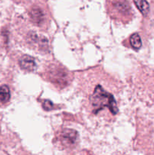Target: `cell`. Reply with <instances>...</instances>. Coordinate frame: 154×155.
Segmentation results:
<instances>
[{"instance_id": "2", "label": "cell", "mask_w": 154, "mask_h": 155, "mask_svg": "<svg viewBox=\"0 0 154 155\" xmlns=\"http://www.w3.org/2000/svg\"><path fill=\"white\" fill-rule=\"evenodd\" d=\"M19 64L20 66L23 70H25V71H33L36 67L34 58L28 55L23 56L20 59Z\"/></svg>"}, {"instance_id": "1", "label": "cell", "mask_w": 154, "mask_h": 155, "mask_svg": "<svg viewBox=\"0 0 154 155\" xmlns=\"http://www.w3.org/2000/svg\"><path fill=\"white\" fill-rule=\"evenodd\" d=\"M92 106L94 107V112L98 113L101 109L107 107L113 114L118 113V107L115 98L111 94L106 92L101 86L95 88L91 98Z\"/></svg>"}, {"instance_id": "4", "label": "cell", "mask_w": 154, "mask_h": 155, "mask_svg": "<svg viewBox=\"0 0 154 155\" xmlns=\"http://www.w3.org/2000/svg\"><path fill=\"white\" fill-rule=\"evenodd\" d=\"M134 2L142 15H146L149 13V5L146 0H134Z\"/></svg>"}, {"instance_id": "6", "label": "cell", "mask_w": 154, "mask_h": 155, "mask_svg": "<svg viewBox=\"0 0 154 155\" xmlns=\"http://www.w3.org/2000/svg\"><path fill=\"white\" fill-rule=\"evenodd\" d=\"M130 42H131V45L132 46V48L135 50H138L139 48H140V47L142 45L141 39H140V36L137 33H134L131 36Z\"/></svg>"}, {"instance_id": "7", "label": "cell", "mask_w": 154, "mask_h": 155, "mask_svg": "<svg viewBox=\"0 0 154 155\" xmlns=\"http://www.w3.org/2000/svg\"><path fill=\"white\" fill-rule=\"evenodd\" d=\"M49 103H50L49 101H46L45 103H43L44 109H45V110H49L52 108V106L48 105V104H49Z\"/></svg>"}, {"instance_id": "5", "label": "cell", "mask_w": 154, "mask_h": 155, "mask_svg": "<svg viewBox=\"0 0 154 155\" xmlns=\"http://www.w3.org/2000/svg\"><path fill=\"white\" fill-rule=\"evenodd\" d=\"M10 90L7 86L2 85L0 86V103L1 104L7 103L10 99Z\"/></svg>"}, {"instance_id": "3", "label": "cell", "mask_w": 154, "mask_h": 155, "mask_svg": "<svg viewBox=\"0 0 154 155\" xmlns=\"http://www.w3.org/2000/svg\"><path fill=\"white\" fill-rule=\"evenodd\" d=\"M76 132L75 130H66L63 132V134H62V139H63V142L65 144H70L74 143V142L76 139Z\"/></svg>"}]
</instances>
